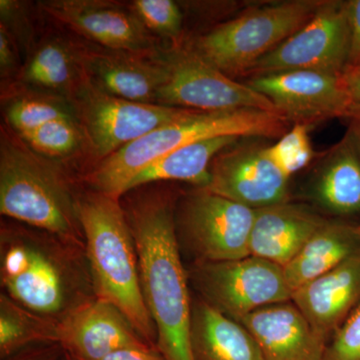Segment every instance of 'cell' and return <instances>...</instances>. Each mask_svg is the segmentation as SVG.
Listing matches in <instances>:
<instances>
[{
  "label": "cell",
  "mask_w": 360,
  "mask_h": 360,
  "mask_svg": "<svg viewBox=\"0 0 360 360\" xmlns=\"http://www.w3.org/2000/svg\"><path fill=\"white\" fill-rule=\"evenodd\" d=\"M174 196L163 189L136 193L123 205L139 257L144 302L156 329V348L167 360H194L193 300L175 229Z\"/></svg>",
  "instance_id": "1"
},
{
  "label": "cell",
  "mask_w": 360,
  "mask_h": 360,
  "mask_svg": "<svg viewBox=\"0 0 360 360\" xmlns=\"http://www.w3.org/2000/svg\"><path fill=\"white\" fill-rule=\"evenodd\" d=\"M0 281L2 293L58 323L96 298L84 248L25 224H2Z\"/></svg>",
  "instance_id": "2"
},
{
  "label": "cell",
  "mask_w": 360,
  "mask_h": 360,
  "mask_svg": "<svg viewBox=\"0 0 360 360\" xmlns=\"http://www.w3.org/2000/svg\"><path fill=\"white\" fill-rule=\"evenodd\" d=\"M78 217L96 297L117 307L156 348L155 323L142 295L136 245L120 198L94 191L84 193L78 200Z\"/></svg>",
  "instance_id": "3"
},
{
  "label": "cell",
  "mask_w": 360,
  "mask_h": 360,
  "mask_svg": "<svg viewBox=\"0 0 360 360\" xmlns=\"http://www.w3.org/2000/svg\"><path fill=\"white\" fill-rule=\"evenodd\" d=\"M290 122L278 112L238 110L202 112L153 130L101 160L86 177L92 191L120 198L130 182L151 162L176 149L222 136L277 137Z\"/></svg>",
  "instance_id": "4"
},
{
  "label": "cell",
  "mask_w": 360,
  "mask_h": 360,
  "mask_svg": "<svg viewBox=\"0 0 360 360\" xmlns=\"http://www.w3.org/2000/svg\"><path fill=\"white\" fill-rule=\"evenodd\" d=\"M78 200L68 175L49 158L2 130L0 212L84 248Z\"/></svg>",
  "instance_id": "5"
},
{
  "label": "cell",
  "mask_w": 360,
  "mask_h": 360,
  "mask_svg": "<svg viewBox=\"0 0 360 360\" xmlns=\"http://www.w3.org/2000/svg\"><path fill=\"white\" fill-rule=\"evenodd\" d=\"M321 1L295 0L248 11L198 37L191 51L232 77H245L260 58L295 34Z\"/></svg>",
  "instance_id": "6"
},
{
  "label": "cell",
  "mask_w": 360,
  "mask_h": 360,
  "mask_svg": "<svg viewBox=\"0 0 360 360\" xmlns=\"http://www.w3.org/2000/svg\"><path fill=\"white\" fill-rule=\"evenodd\" d=\"M251 210L198 187L175 206V229L179 243L195 257V262H217L250 257Z\"/></svg>",
  "instance_id": "7"
},
{
  "label": "cell",
  "mask_w": 360,
  "mask_h": 360,
  "mask_svg": "<svg viewBox=\"0 0 360 360\" xmlns=\"http://www.w3.org/2000/svg\"><path fill=\"white\" fill-rule=\"evenodd\" d=\"M187 274L201 300L236 321L267 305L290 302L292 296L283 267L252 255L195 262Z\"/></svg>",
  "instance_id": "8"
},
{
  "label": "cell",
  "mask_w": 360,
  "mask_h": 360,
  "mask_svg": "<svg viewBox=\"0 0 360 360\" xmlns=\"http://www.w3.org/2000/svg\"><path fill=\"white\" fill-rule=\"evenodd\" d=\"M349 37L347 1H321L307 25L260 58L245 77L295 70L341 77L347 68Z\"/></svg>",
  "instance_id": "9"
},
{
  "label": "cell",
  "mask_w": 360,
  "mask_h": 360,
  "mask_svg": "<svg viewBox=\"0 0 360 360\" xmlns=\"http://www.w3.org/2000/svg\"><path fill=\"white\" fill-rule=\"evenodd\" d=\"M75 94L87 136L101 160L153 130L198 111L118 98L97 89L85 77Z\"/></svg>",
  "instance_id": "10"
},
{
  "label": "cell",
  "mask_w": 360,
  "mask_h": 360,
  "mask_svg": "<svg viewBox=\"0 0 360 360\" xmlns=\"http://www.w3.org/2000/svg\"><path fill=\"white\" fill-rule=\"evenodd\" d=\"M167 60L169 77L158 91L156 104L202 112L238 110L277 112L264 94L248 84L236 82L191 49L175 52Z\"/></svg>",
  "instance_id": "11"
},
{
  "label": "cell",
  "mask_w": 360,
  "mask_h": 360,
  "mask_svg": "<svg viewBox=\"0 0 360 360\" xmlns=\"http://www.w3.org/2000/svg\"><path fill=\"white\" fill-rule=\"evenodd\" d=\"M205 188L251 210L288 200L290 177L271 160L269 146L246 143L225 149L215 156Z\"/></svg>",
  "instance_id": "12"
},
{
  "label": "cell",
  "mask_w": 360,
  "mask_h": 360,
  "mask_svg": "<svg viewBox=\"0 0 360 360\" xmlns=\"http://www.w3.org/2000/svg\"><path fill=\"white\" fill-rule=\"evenodd\" d=\"M274 103L290 122L312 123L345 118L352 103L340 77L295 70L250 78L246 82Z\"/></svg>",
  "instance_id": "13"
},
{
  "label": "cell",
  "mask_w": 360,
  "mask_h": 360,
  "mask_svg": "<svg viewBox=\"0 0 360 360\" xmlns=\"http://www.w3.org/2000/svg\"><path fill=\"white\" fill-rule=\"evenodd\" d=\"M45 13L104 49L153 56L155 40L134 11L110 1L49 0Z\"/></svg>",
  "instance_id": "14"
},
{
  "label": "cell",
  "mask_w": 360,
  "mask_h": 360,
  "mask_svg": "<svg viewBox=\"0 0 360 360\" xmlns=\"http://www.w3.org/2000/svg\"><path fill=\"white\" fill-rule=\"evenodd\" d=\"M78 63L85 78L105 94L135 101L156 103L158 94L169 77L167 58L80 46Z\"/></svg>",
  "instance_id": "15"
},
{
  "label": "cell",
  "mask_w": 360,
  "mask_h": 360,
  "mask_svg": "<svg viewBox=\"0 0 360 360\" xmlns=\"http://www.w3.org/2000/svg\"><path fill=\"white\" fill-rule=\"evenodd\" d=\"M58 343L75 360H101L120 348L149 345L117 307L97 298L59 322Z\"/></svg>",
  "instance_id": "16"
},
{
  "label": "cell",
  "mask_w": 360,
  "mask_h": 360,
  "mask_svg": "<svg viewBox=\"0 0 360 360\" xmlns=\"http://www.w3.org/2000/svg\"><path fill=\"white\" fill-rule=\"evenodd\" d=\"M264 360H323L328 341L290 302L276 303L241 317Z\"/></svg>",
  "instance_id": "17"
},
{
  "label": "cell",
  "mask_w": 360,
  "mask_h": 360,
  "mask_svg": "<svg viewBox=\"0 0 360 360\" xmlns=\"http://www.w3.org/2000/svg\"><path fill=\"white\" fill-rule=\"evenodd\" d=\"M291 302L328 342L360 303V252L293 291Z\"/></svg>",
  "instance_id": "18"
},
{
  "label": "cell",
  "mask_w": 360,
  "mask_h": 360,
  "mask_svg": "<svg viewBox=\"0 0 360 360\" xmlns=\"http://www.w3.org/2000/svg\"><path fill=\"white\" fill-rule=\"evenodd\" d=\"M328 222L307 206L286 202L255 210L250 253L285 266Z\"/></svg>",
  "instance_id": "19"
},
{
  "label": "cell",
  "mask_w": 360,
  "mask_h": 360,
  "mask_svg": "<svg viewBox=\"0 0 360 360\" xmlns=\"http://www.w3.org/2000/svg\"><path fill=\"white\" fill-rule=\"evenodd\" d=\"M191 343L194 360H264L243 324L201 298L193 300Z\"/></svg>",
  "instance_id": "20"
},
{
  "label": "cell",
  "mask_w": 360,
  "mask_h": 360,
  "mask_svg": "<svg viewBox=\"0 0 360 360\" xmlns=\"http://www.w3.org/2000/svg\"><path fill=\"white\" fill-rule=\"evenodd\" d=\"M314 193L317 202L333 214L360 213V141L350 127L328 151Z\"/></svg>",
  "instance_id": "21"
},
{
  "label": "cell",
  "mask_w": 360,
  "mask_h": 360,
  "mask_svg": "<svg viewBox=\"0 0 360 360\" xmlns=\"http://www.w3.org/2000/svg\"><path fill=\"white\" fill-rule=\"evenodd\" d=\"M359 252V225L328 221L283 267L288 286L293 293Z\"/></svg>",
  "instance_id": "22"
},
{
  "label": "cell",
  "mask_w": 360,
  "mask_h": 360,
  "mask_svg": "<svg viewBox=\"0 0 360 360\" xmlns=\"http://www.w3.org/2000/svg\"><path fill=\"white\" fill-rule=\"evenodd\" d=\"M238 139L236 136L205 139L161 156L132 179L127 193L148 184L168 180H179L205 187L210 181V165L215 156L234 146Z\"/></svg>",
  "instance_id": "23"
},
{
  "label": "cell",
  "mask_w": 360,
  "mask_h": 360,
  "mask_svg": "<svg viewBox=\"0 0 360 360\" xmlns=\"http://www.w3.org/2000/svg\"><path fill=\"white\" fill-rule=\"evenodd\" d=\"M58 342V323L0 295V357L6 359L28 347Z\"/></svg>",
  "instance_id": "24"
},
{
  "label": "cell",
  "mask_w": 360,
  "mask_h": 360,
  "mask_svg": "<svg viewBox=\"0 0 360 360\" xmlns=\"http://www.w3.org/2000/svg\"><path fill=\"white\" fill-rule=\"evenodd\" d=\"M82 72L77 53L68 45L58 40L40 45L28 61L25 70V80L35 86L52 90L77 89L78 73Z\"/></svg>",
  "instance_id": "25"
},
{
  "label": "cell",
  "mask_w": 360,
  "mask_h": 360,
  "mask_svg": "<svg viewBox=\"0 0 360 360\" xmlns=\"http://www.w3.org/2000/svg\"><path fill=\"white\" fill-rule=\"evenodd\" d=\"M20 137L35 153L56 158L72 153L82 142V134L70 116L45 123Z\"/></svg>",
  "instance_id": "26"
},
{
  "label": "cell",
  "mask_w": 360,
  "mask_h": 360,
  "mask_svg": "<svg viewBox=\"0 0 360 360\" xmlns=\"http://www.w3.org/2000/svg\"><path fill=\"white\" fill-rule=\"evenodd\" d=\"M270 158L286 176L302 169L314 158L309 139V125L295 123V127L269 146Z\"/></svg>",
  "instance_id": "27"
},
{
  "label": "cell",
  "mask_w": 360,
  "mask_h": 360,
  "mask_svg": "<svg viewBox=\"0 0 360 360\" xmlns=\"http://www.w3.org/2000/svg\"><path fill=\"white\" fill-rule=\"evenodd\" d=\"M70 110L52 101L39 98H22L11 104L7 118L20 134L39 129L45 123L59 118L70 117Z\"/></svg>",
  "instance_id": "28"
},
{
  "label": "cell",
  "mask_w": 360,
  "mask_h": 360,
  "mask_svg": "<svg viewBox=\"0 0 360 360\" xmlns=\"http://www.w3.org/2000/svg\"><path fill=\"white\" fill-rule=\"evenodd\" d=\"M132 11L148 30L162 37L175 39L181 33V11L172 0H136Z\"/></svg>",
  "instance_id": "29"
},
{
  "label": "cell",
  "mask_w": 360,
  "mask_h": 360,
  "mask_svg": "<svg viewBox=\"0 0 360 360\" xmlns=\"http://www.w3.org/2000/svg\"><path fill=\"white\" fill-rule=\"evenodd\" d=\"M323 360H360V303L328 340Z\"/></svg>",
  "instance_id": "30"
},
{
  "label": "cell",
  "mask_w": 360,
  "mask_h": 360,
  "mask_svg": "<svg viewBox=\"0 0 360 360\" xmlns=\"http://www.w3.org/2000/svg\"><path fill=\"white\" fill-rule=\"evenodd\" d=\"M349 22V56L347 68L360 65V0L347 1Z\"/></svg>",
  "instance_id": "31"
},
{
  "label": "cell",
  "mask_w": 360,
  "mask_h": 360,
  "mask_svg": "<svg viewBox=\"0 0 360 360\" xmlns=\"http://www.w3.org/2000/svg\"><path fill=\"white\" fill-rule=\"evenodd\" d=\"M65 352L58 343L28 347L2 360H63Z\"/></svg>",
  "instance_id": "32"
},
{
  "label": "cell",
  "mask_w": 360,
  "mask_h": 360,
  "mask_svg": "<svg viewBox=\"0 0 360 360\" xmlns=\"http://www.w3.org/2000/svg\"><path fill=\"white\" fill-rule=\"evenodd\" d=\"M101 360H167L150 345L120 348Z\"/></svg>",
  "instance_id": "33"
},
{
  "label": "cell",
  "mask_w": 360,
  "mask_h": 360,
  "mask_svg": "<svg viewBox=\"0 0 360 360\" xmlns=\"http://www.w3.org/2000/svg\"><path fill=\"white\" fill-rule=\"evenodd\" d=\"M15 52L13 51V39H11L6 26L2 25L0 28V66L1 75H7L13 70L15 65Z\"/></svg>",
  "instance_id": "34"
},
{
  "label": "cell",
  "mask_w": 360,
  "mask_h": 360,
  "mask_svg": "<svg viewBox=\"0 0 360 360\" xmlns=\"http://www.w3.org/2000/svg\"><path fill=\"white\" fill-rule=\"evenodd\" d=\"M340 80L352 103L360 104V65L347 68Z\"/></svg>",
  "instance_id": "35"
},
{
  "label": "cell",
  "mask_w": 360,
  "mask_h": 360,
  "mask_svg": "<svg viewBox=\"0 0 360 360\" xmlns=\"http://www.w3.org/2000/svg\"><path fill=\"white\" fill-rule=\"evenodd\" d=\"M345 120L349 122L350 129L354 130L360 141V104H352Z\"/></svg>",
  "instance_id": "36"
},
{
  "label": "cell",
  "mask_w": 360,
  "mask_h": 360,
  "mask_svg": "<svg viewBox=\"0 0 360 360\" xmlns=\"http://www.w3.org/2000/svg\"><path fill=\"white\" fill-rule=\"evenodd\" d=\"M63 360H75V359H71V357L68 356V355H66L65 354V359H63Z\"/></svg>",
  "instance_id": "37"
},
{
  "label": "cell",
  "mask_w": 360,
  "mask_h": 360,
  "mask_svg": "<svg viewBox=\"0 0 360 360\" xmlns=\"http://www.w3.org/2000/svg\"><path fill=\"white\" fill-rule=\"evenodd\" d=\"M359 232H360V225H359Z\"/></svg>",
  "instance_id": "38"
}]
</instances>
